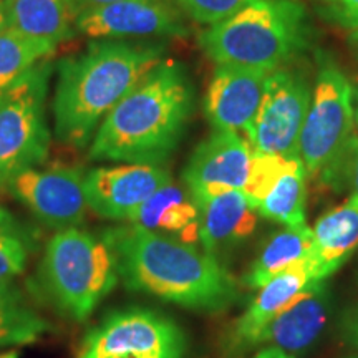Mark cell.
<instances>
[{"mask_svg":"<svg viewBox=\"0 0 358 358\" xmlns=\"http://www.w3.org/2000/svg\"><path fill=\"white\" fill-rule=\"evenodd\" d=\"M199 214V244L211 256L244 243L257 226V213L244 191L191 194Z\"/></svg>","mask_w":358,"mask_h":358,"instance_id":"obj_17","label":"cell"},{"mask_svg":"<svg viewBox=\"0 0 358 358\" xmlns=\"http://www.w3.org/2000/svg\"><path fill=\"white\" fill-rule=\"evenodd\" d=\"M85 173L80 166L34 168L10 179L6 189L43 226L64 231L80 227L87 217Z\"/></svg>","mask_w":358,"mask_h":358,"instance_id":"obj_10","label":"cell"},{"mask_svg":"<svg viewBox=\"0 0 358 358\" xmlns=\"http://www.w3.org/2000/svg\"><path fill=\"white\" fill-rule=\"evenodd\" d=\"M8 29V13H7V0H0V32Z\"/></svg>","mask_w":358,"mask_h":358,"instance_id":"obj_32","label":"cell"},{"mask_svg":"<svg viewBox=\"0 0 358 358\" xmlns=\"http://www.w3.org/2000/svg\"><path fill=\"white\" fill-rule=\"evenodd\" d=\"M313 232V256L324 274L332 275L358 249V198L330 209L317 219Z\"/></svg>","mask_w":358,"mask_h":358,"instance_id":"obj_21","label":"cell"},{"mask_svg":"<svg viewBox=\"0 0 358 358\" xmlns=\"http://www.w3.org/2000/svg\"><path fill=\"white\" fill-rule=\"evenodd\" d=\"M194 90L185 66L163 60L98 127L90 158L115 163H164L185 134Z\"/></svg>","mask_w":358,"mask_h":358,"instance_id":"obj_3","label":"cell"},{"mask_svg":"<svg viewBox=\"0 0 358 358\" xmlns=\"http://www.w3.org/2000/svg\"><path fill=\"white\" fill-rule=\"evenodd\" d=\"M325 279L327 275L317 257L313 256V250L301 262L272 277L262 285L250 306L236 322L231 334V345L236 350L252 347L254 337L268 320L297 301L308 289V285L315 280Z\"/></svg>","mask_w":358,"mask_h":358,"instance_id":"obj_16","label":"cell"},{"mask_svg":"<svg viewBox=\"0 0 358 358\" xmlns=\"http://www.w3.org/2000/svg\"><path fill=\"white\" fill-rule=\"evenodd\" d=\"M322 181L337 191L350 189V196L358 198V138L355 134L340 159L322 176Z\"/></svg>","mask_w":358,"mask_h":358,"instance_id":"obj_27","label":"cell"},{"mask_svg":"<svg viewBox=\"0 0 358 358\" xmlns=\"http://www.w3.org/2000/svg\"><path fill=\"white\" fill-rule=\"evenodd\" d=\"M187 17L203 25H214L234 15L252 0H176Z\"/></svg>","mask_w":358,"mask_h":358,"instance_id":"obj_26","label":"cell"},{"mask_svg":"<svg viewBox=\"0 0 358 358\" xmlns=\"http://www.w3.org/2000/svg\"><path fill=\"white\" fill-rule=\"evenodd\" d=\"M312 98L302 71L280 66L267 75L257 113L244 133L252 151L301 158V134Z\"/></svg>","mask_w":358,"mask_h":358,"instance_id":"obj_9","label":"cell"},{"mask_svg":"<svg viewBox=\"0 0 358 358\" xmlns=\"http://www.w3.org/2000/svg\"><path fill=\"white\" fill-rule=\"evenodd\" d=\"M35 249L34 232L7 211H0V284L22 274Z\"/></svg>","mask_w":358,"mask_h":358,"instance_id":"obj_25","label":"cell"},{"mask_svg":"<svg viewBox=\"0 0 358 358\" xmlns=\"http://www.w3.org/2000/svg\"><path fill=\"white\" fill-rule=\"evenodd\" d=\"M185 350V332L168 315L124 308L88 330L78 358H182Z\"/></svg>","mask_w":358,"mask_h":358,"instance_id":"obj_8","label":"cell"},{"mask_svg":"<svg viewBox=\"0 0 358 358\" xmlns=\"http://www.w3.org/2000/svg\"><path fill=\"white\" fill-rule=\"evenodd\" d=\"M171 181L161 164L120 163L90 169L83 187L90 211L110 221H129L143 203Z\"/></svg>","mask_w":358,"mask_h":358,"instance_id":"obj_12","label":"cell"},{"mask_svg":"<svg viewBox=\"0 0 358 358\" xmlns=\"http://www.w3.org/2000/svg\"><path fill=\"white\" fill-rule=\"evenodd\" d=\"M254 358H295V357L292 355V353L280 350V348L267 347V348H262V350L259 352Z\"/></svg>","mask_w":358,"mask_h":358,"instance_id":"obj_31","label":"cell"},{"mask_svg":"<svg viewBox=\"0 0 358 358\" xmlns=\"http://www.w3.org/2000/svg\"><path fill=\"white\" fill-rule=\"evenodd\" d=\"M313 250V232L307 224L284 226L275 232L244 275V284L250 289H261L267 280L287 271Z\"/></svg>","mask_w":358,"mask_h":358,"instance_id":"obj_22","label":"cell"},{"mask_svg":"<svg viewBox=\"0 0 358 358\" xmlns=\"http://www.w3.org/2000/svg\"><path fill=\"white\" fill-rule=\"evenodd\" d=\"M77 34L93 40L185 37L181 13L168 0H123L80 13Z\"/></svg>","mask_w":358,"mask_h":358,"instance_id":"obj_13","label":"cell"},{"mask_svg":"<svg viewBox=\"0 0 358 358\" xmlns=\"http://www.w3.org/2000/svg\"><path fill=\"white\" fill-rule=\"evenodd\" d=\"M252 148L244 134L214 131L186 164L182 179L189 194L241 189L248 182Z\"/></svg>","mask_w":358,"mask_h":358,"instance_id":"obj_14","label":"cell"},{"mask_svg":"<svg viewBox=\"0 0 358 358\" xmlns=\"http://www.w3.org/2000/svg\"><path fill=\"white\" fill-rule=\"evenodd\" d=\"M350 43L353 45V48H355L358 53V30H353V32H350Z\"/></svg>","mask_w":358,"mask_h":358,"instance_id":"obj_34","label":"cell"},{"mask_svg":"<svg viewBox=\"0 0 358 358\" xmlns=\"http://www.w3.org/2000/svg\"><path fill=\"white\" fill-rule=\"evenodd\" d=\"M353 92L350 80L337 65H322L301 134V159L310 176L322 179L353 136Z\"/></svg>","mask_w":358,"mask_h":358,"instance_id":"obj_7","label":"cell"},{"mask_svg":"<svg viewBox=\"0 0 358 358\" xmlns=\"http://www.w3.org/2000/svg\"><path fill=\"white\" fill-rule=\"evenodd\" d=\"M329 315V294L325 280H315L308 285L297 301L277 313L259 330L252 347L266 345L294 353L310 347L324 330Z\"/></svg>","mask_w":358,"mask_h":358,"instance_id":"obj_18","label":"cell"},{"mask_svg":"<svg viewBox=\"0 0 358 358\" xmlns=\"http://www.w3.org/2000/svg\"><path fill=\"white\" fill-rule=\"evenodd\" d=\"M307 169L301 158L252 151L244 194L259 216L284 226L306 224Z\"/></svg>","mask_w":358,"mask_h":358,"instance_id":"obj_11","label":"cell"},{"mask_svg":"<svg viewBox=\"0 0 358 358\" xmlns=\"http://www.w3.org/2000/svg\"><path fill=\"white\" fill-rule=\"evenodd\" d=\"M271 71L216 65L204 96V115L214 131L244 134L257 113Z\"/></svg>","mask_w":358,"mask_h":358,"instance_id":"obj_15","label":"cell"},{"mask_svg":"<svg viewBox=\"0 0 358 358\" xmlns=\"http://www.w3.org/2000/svg\"><path fill=\"white\" fill-rule=\"evenodd\" d=\"M320 15L345 30H358V0H313Z\"/></svg>","mask_w":358,"mask_h":358,"instance_id":"obj_28","label":"cell"},{"mask_svg":"<svg viewBox=\"0 0 358 358\" xmlns=\"http://www.w3.org/2000/svg\"><path fill=\"white\" fill-rule=\"evenodd\" d=\"M71 7H73L75 15H80V13L85 10H90V8H96L101 6H108V3L115 2H123V0H70Z\"/></svg>","mask_w":358,"mask_h":358,"instance_id":"obj_30","label":"cell"},{"mask_svg":"<svg viewBox=\"0 0 358 358\" xmlns=\"http://www.w3.org/2000/svg\"><path fill=\"white\" fill-rule=\"evenodd\" d=\"M340 334L348 345L358 350V303L347 308L340 320Z\"/></svg>","mask_w":358,"mask_h":358,"instance_id":"obj_29","label":"cell"},{"mask_svg":"<svg viewBox=\"0 0 358 358\" xmlns=\"http://www.w3.org/2000/svg\"><path fill=\"white\" fill-rule=\"evenodd\" d=\"M129 222L181 243L199 244V214L191 194L171 181L156 191L133 214Z\"/></svg>","mask_w":358,"mask_h":358,"instance_id":"obj_19","label":"cell"},{"mask_svg":"<svg viewBox=\"0 0 358 358\" xmlns=\"http://www.w3.org/2000/svg\"><path fill=\"white\" fill-rule=\"evenodd\" d=\"M0 358H19V353H17V352H6V353H0Z\"/></svg>","mask_w":358,"mask_h":358,"instance_id":"obj_35","label":"cell"},{"mask_svg":"<svg viewBox=\"0 0 358 358\" xmlns=\"http://www.w3.org/2000/svg\"><path fill=\"white\" fill-rule=\"evenodd\" d=\"M55 47L29 38L12 29L0 32V92L10 87L40 62L47 60Z\"/></svg>","mask_w":358,"mask_h":358,"instance_id":"obj_24","label":"cell"},{"mask_svg":"<svg viewBox=\"0 0 358 358\" xmlns=\"http://www.w3.org/2000/svg\"><path fill=\"white\" fill-rule=\"evenodd\" d=\"M52 64L40 62L0 92V189L20 173L43 164L50 150L47 96Z\"/></svg>","mask_w":358,"mask_h":358,"instance_id":"obj_6","label":"cell"},{"mask_svg":"<svg viewBox=\"0 0 358 358\" xmlns=\"http://www.w3.org/2000/svg\"><path fill=\"white\" fill-rule=\"evenodd\" d=\"M310 25L299 0H252L199 37L216 65L274 71L307 47Z\"/></svg>","mask_w":358,"mask_h":358,"instance_id":"obj_4","label":"cell"},{"mask_svg":"<svg viewBox=\"0 0 358 358\" xmlns=\"http://www.w3.org/2000/svg\"><path fill=\"white\" fill-rule=\"evenodd\" d=\"M50 329L12 282L0 284V348L29 345Z\"/></svg>","mask_w":358,"mask_h":358,"instance_id":"obj_23","label":"cell"},{"mask_svg":"<svg viewBox=\"0 0 358 358\" xmlns=\"http://www.w3.org/2000/svg\"><path fill=\"white\" fill-rule=\"evenodd\" d=\"M120 282L116 256L103 234L57 231L40 257L34 289L58 315L87 320Z\"/></svg>","mask_w":358,"mask_h":358,"instance_id":"obj_5","label":"cell"},{"mask_svg":"<svg viewBox=\"0 0 358 358\" xmlns=\"http://www.w3.org/2000/svg\"><path fill=\"white\" fill-rule=\"evenodd\" d=\"M8 29L53 47L77 35L70 0H7Z\"/></svg>","mask_w":358,"mask_h":358,"instance_id":"obj_20","label":"cell"},{"mask_svg":"<svg viewBox=\"0 0 358 358\" xmlns=\"http://www.w3.org/2000/svg\"><path fill=\"white\" fill-rule=\"evenodd\" d=\"M353 108H355V116H353V120H355V128H353V134L358 138V88L353 92Z\"/></svg>","mask_w":358,"mask_h":358,"instance_id":"obj_33","label":"cell"},{"mask_svg":"<svg viewBox=\"0 0 358 358\" xmlns=\"http://www.w3.org/2000/svg\"><path fill=\"white\" fill-rule=\"evenodd\" d=\"M163 62V48L128 40H93L78 55L58 64L53 133L83 150L111 110Z\"/></svg>","mask_w":358,"mask_h":358,"instance_id":"obj_2","label":"cell"},{"mask_svg":"<svg viewBox=\"0 0 358 358\" xmlns=\"http://www.w3.org/2000/svg\"><path fill=\"white\" fill-rule=\"evenodd\" d=\"M116 256L124 287L199 312H219L237 299L227 268L198 245L145 227H110L101 232Z\"/></svg>","mask_w":358,"mask_h":358,"instance_id":"obj_1","label":"cell"},{"mask_svg":"<svg viewBox=\"0 0 358 358\" xmlns=\"http://www.w3.org/2000/svg\"><path fill=\"white\" fill-rule=\"evenodd\" d=\"M352 358H358V357H352Z\"/></svg>","mask_w":358,"mask_h":358,"instance_id":"obj_36","label":"cell"}]
</instances>
